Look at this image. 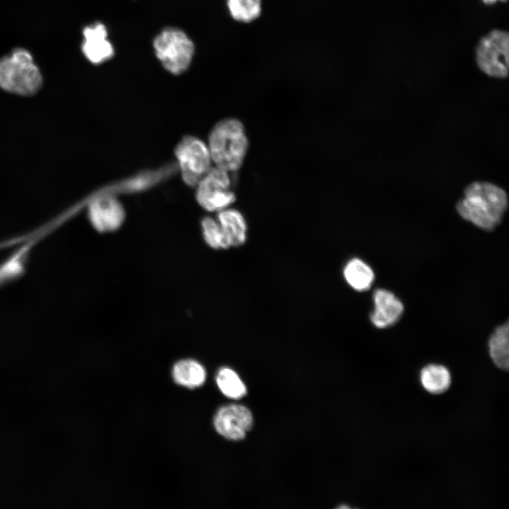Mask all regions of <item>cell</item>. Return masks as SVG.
I'll return each instance as SVG.
<instances>
[{"mask_svg":"<svg viewBox=\"0 0 509 509\" xmlns=\"http://www.w3.org/2000/svg\"><path fill=\"white\" fill-rule=\"evenodd\" d=\"M201 228L205 242L216 250H226L230 245L218 221L211 216H205L201 221Z\"/></svg>","mask_w":509,"mask_h":509,"instance_id":"obj_20","label":"cell"},{"mask_svg":"<svg viewBox=\"0 0 509 509\" xmlns=\"http://www.w3.org/2000/svg\"><path fill=\"white\" fill-rule=\"evenodd\" d=\"M482 1L486 4H492L496 3L497 1H501L505 2L507 0H482Z\"/></svg>","mask_w":509,"mask_h":509,"instance_id":"obj_21","label":"cell"},{"mask_svg":"<svg viewBox=\"0 0 509 509\" xmlns=\"http://www.w3.org/2000/svg\"><path fill=\"white\" fill-rule=\"evenodd\" d=\"M208 147L216 166L228 172L238 170L249 147L242 123L234 118L220 121L210 132Z\"/></svg>","mask_w":509,"mask_h":509,"instance_id":"obj_2","label":"cell"},{"mask_svg":"<svg viewBox=\"0 0 509 509\" xmlns=\"http://www.w3.org/2000/svg\"><path fill=\"white\" fill-rule=\"evenodd\" d=\"M374 309L370 315L372 324L377 328H387L395 324L402 317L404 305L391 291L376 289L373 295Z\"/></svg>","mask_w":509,"mask_h":509,"instance_id":"obj_11","label":"cell"},{"mask_svg":"<svg viewBox=\"0 0 509 509\" xmlns=\"http://www.w3.org/2000/svg\"><path fill=\"white\" fill-rule=\"evenodd\" d=\"M184 182L196 187L211 168V157L209 147L199 138L184 137L175 151Z\"/></svg>","mask_w":509,"mask_h":509,"instance_id":"obj_6","label":"cell"},{"mask_svg":"<svg viewBox=\"0 0 509 509\" xmlns=\"http://www.w3.org/2000/svg\"><path fill=\"white\" fill-rule=\"evenodd\" d=\"M216 382L221 391L228 397L239 399L246 394V387L237 373L228 368L218 372Z\"/></svg>","mask_w":509,"mask_h":509,"instance_id":"obj_19","label":"cell"},{"mask_svg":"<svg viewBox=\"0 0 509 509\" xmlns=\"http://www.w3.org/2000/svg\"><path fill=\"white\" fill-rule=\"evenodd\" d=\"M88 216L92 226L97 231L112 232L122 225L125 211L117 198L105 196L95 199L90 204Z\"/></svg>","mask_w":509,"mask_h":509,"instance_id":"obj_10","label":"cell"},{"mask_svg":"<svg viewBox=\"0 0 509 509\" xmlns=\"http://www.w3.org/2000/svg\"><path fill=\"white\" fill-rule=\"evenodd\" d=\"M508 33L494 30L479 41L476 59L479 69L489 76L505 78L508 74Z\"/></svg>","mask_w":509,"mask_h":509,"instance_id":"obj_7","label":"cell"},{"mask_svg":"<svg viewBox=\"0 0 509 509\" xmlns=\"http://www.w3.org/2000/svg\"><path fill=\"white\" fill-rule=\"evenodd\" d=\"M230 17L237 22L249 23L259 17L262 10V0H226Z\"/></svg>","mask_w":509,"mask_h":509,"instance_id":"obj_18","label":"cell"},{"mask_svg":"<svg viewBox=\"0 0 509 509\" xmlns=\"http://www.w3.org/2000/svg\"><path fill=\"white\" fill-rule=\"evenodd\" d=\"M489 355L494 364L502 370L509 367L508 322L498 326L491 334L488 341Z\"/></svg>","mask_w":509,"mask_h":509,"instance_id":"obj_15","label":"cell"},{"mask_svg":"<svg viewBox=\"0 0 509 509\" xmlns=\"http://www.w3.org/2000/svg\"><path fill=\"white\" fill-rule=\"evenodd\" d=\"M230 186L228 171L218 166L211 168L197 185L196 199L205 210L218 212L236 199Z\"/></svg>","mask_w":509,"mask_h":509,"instance_id":"obj_5","label":"cell"},{"mask_svg":"<svg viewBox=\"0 0 509 509\" xmlns=\"http://www.w3.org/2000/svg\"><path fill=\"white\" fill-rule=\"evenodd\" d=\"M253 423L250 410L244 406L232 404L222 407L214 418L217 432L225 438L238 440L242 439Z\"/></svg>","mask_w":509,"mask_h":509,"instance_id":"obj_9","label":"cell"},{"mask_svg":"<svg viewBox=\"0 0 509 509\" xmlns=\"http://www.w3.org/2000/svg\"><path fill=\"white\" fill-rule=\"evenodd\" d=\"M42 83L38 67L30 53L23 49H16L0 59V87L22 95L37 92Z\"/></svg>","mask_w":509,"mask_h":509,"instance_id":"obj_4","label":"cell"},{"mask_svg":"<svg viewBox=\"0 0 509 509\" xmlns=\"http://www.w3.org/2000/svg\"><path fill=\"white\" fill-rule=\"evenodd\" d=\"M457 211L464 220L486 231L502 221L508 209V197L501 187L486 182H474L464 189Z\"/></svg>","mask_w":509,"mask_h":509,"instance_id":"obj_1","label":"cell"},{"mask_svg":"<svg viewBox=\"0 0 509 509\" xmlns=\"http://www.w3.org/2000/svg\"><path fill=\"white\" fill-rule=\"evenodd\" d=\"M420 380L424 389L432 394L445 392L451 384V376L447 368L438 364H429L423 368Z\"/></svg>","mask_w":509,"mask_h":509,"instance_id":"obj_17","label":"cell"},{"mask_svg":"<svg viewBox=\"0 0 509 509\" xmlns=\"http://www.w3.org/2000/svg\"><path fill=\"white\" fill-rule=\"evenodd\" d=\"M343 276L348 285L358 292L369 290L375 280L373 269L357 257L352 258L346 263L343 269Z\"/></svg>","mask_w":509,"mask_h":509,"instance_id":"obj_14","label":"cell"},{"mask_svg":"<svg viewBox=\"0 0 509 509\" xmlns=\"http://www.w3.org/2000/svg\"><path fill=\"white\" fill-rule=\"evenodd\" d=\"M83 37L81 50L89 62L99 65L109 62L115 56V47L103 23L97 21L86 26Z\"/></svg>","mask_w":509,"mask_h":509,"instance_id":"obj_8","label":"cell"},{"mask_svg":"<svg viewBox=\"0 0 509 509\" xmlns=\"http://www.w3.org/2000/svg\"><path fill=\"white\" fill-rule=\"evenodd\" d=\"M38 241V239L28 240L0 262V287L24 274L30 253Z\"/></svg>","mask_w":509,"mask_h":509,"instance_id":"obj_12","label":"cell"},{"mask_svg":"<svg viewBox=\"0 0 509 509\" xmlns=\"http://www.w3.org/2000/svg\"><path fill=\"white\" fill-rule=\"evenodd\" d=\"M219 223L227 241L232 247L242 245L247 238V224L241 212L235 209H225L217 213Z\"/></svg>","mask_w":509,"mask_h":509,"instance_id":"obj_13","label":"cell"},{"mask_svg":"<svg viewBox=\"0 0 509 509\" xmlns=\"http://www.w3.org/2000/svg\"><path fill=\"white\" fill-rule=\"evenodd\" d=\"M153 54L169 74L181 75L191 66L196 47L191 37L183 29L167 26L160 30L152 41Z\"/></svg>","mask_w":509,"mask_h":509,"instance_id":"obj_3","label":"cell"},{"mask_svg":"<svg viewBox=\"0 0 509 509\" xmlns=\"http://www.w3.org/2000/svg\"><path fill=\"white\" fill-rule=\"evenodd\" d=\"M172 376L177 384L194 388L204 383L206 372L204 367L197 361L184 359L175 364Z\"/></svg>","mask_w":509,"mask_h":509,"instance_id":"obj_16","label":"cell"}]
</instances>
